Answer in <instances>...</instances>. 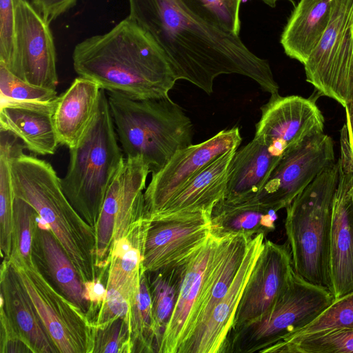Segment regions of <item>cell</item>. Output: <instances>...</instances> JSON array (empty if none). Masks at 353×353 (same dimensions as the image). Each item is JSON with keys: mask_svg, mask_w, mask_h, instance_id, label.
<instances>
[{"mask_svg": "<svg viewBox=\"0 0 353 353\" xmlns=\"http://www.w3.org/2000/svg\"><path fill=\"white\" fill-rule=\"evenodd\" d=\"M194 14L204 21L239 34L240 8L244 0H180Z\"/></svg>", "mask_w": 353, "mask_h": 353, "instance_id": "cell-33", "label": "cell"}, {"mask_svg": "<svg viewBox=\"0 0 353 353\" xmlns=\"http://www.w3.org/2000/svg\"><path fill=\"white\" fill-rule=\"evenodd\" d=\"M265 239L263 234H259L250 241L243 261L227 293L179 353H222L243 292L263 248Z\"/></svg>", "mask_w": 353, "mask_h": 353, "instance_id": "cell-17", "label": "cell"}, {"mask_svg": "<svg viewBox=\"0 0 353 353\" xmlns=\"http://www.w3.org/2000/svg\"><path fill=\"white\" fill-rule=\"evenodd\" d=\"M34 250H39L41 254L50 274L61 293L86 312L90 304L84 297V283L52 231L42 226L40 222Z\"/></svg>", "mask_w": 353, "mask_h": 353, "instance_id": "cell-26", "label": "cell"}, {"mask_svg": "<svg viewBox=\"0 0 353 353\" xmlns=\"http://www.w3.org/2000/svg\"><path fill=\"white\" fill-rule=\"evenodd\" d=\"M32 6L50 23L73 8L77 0H32Z\"/></svg>", "mask_w": 353, "mask_h": 353, "instance_id": "cell-39", "label": "cell"}, {"mask_svg": "<svg viewBox=\"0 0 353 353\" xmlns=\"http://www.w3.org/2000/svg\"><path fill=\"white\" fill-rule=\"evenodd\" d=\"M1 306L34 353H55L51 341L26 291L7 259L1 268Z\"/></svg>", "mask_w": 353, "mask_h": 353, "instance_id": "cell-23", "label": "cell"}, {"mask_svg": "<svg viewBox=\"0 0 353 353\" xmlns=\"http://www.w3.org/2000/svg\"><path fill=\"white\" fill-rule=\"evenodd\" d=\"M15 50L10 70L23 81L56 90L57 53L48 23L26 0H14Z\"/></svg>", "mask_w": 353, "mask_h": 353, "instance_id": "cell-13", "label": "cell"}, {"mask_svg": "<svg viewBox=\"0 0 353 353\" xmlns=\"http://www.w3.org/2000/svg\"><path fill=\"white\" fill-rule=\"evenodd\" d=\"M338 173L335 162L285 208V230L294 271L327 288L332 207Z\"/></svg>", "mask_w": 353, "mask_h": 353, "instance_id": "cell-6", "label": "cell"}, {"mask_svg": "<svg viewBox=\"0 0 353 353\" xmlns=\"http://www.w3.org/2000/svg\"><path fill=\"white\" fill-rule=\"evenodd\" d=\"M353 353V329L285 338L265 353Z\"/></svg>", "mask_w": 353, "mask_h": 353, "instance_id": "cell-30", "label": "cell"}, {"mask_svg": "<svg viewBox=\"0 0 353 353\" xmlns=\"http://www.w3.org/2000/svg\"><path fill=\"white\" fill-rule=\"evenodd\" d=\"M334 300L327 288L294 271L287 289L265 312L230 332L222 353H265L310 323Z\"/></svg>", "mask_w": 353, "mask_h": 353, "instance_id": "cell-7", "label": "cell"}, {"mask_svg": "<svg viewBox=\"0 0 353 353\" xmlns=\"http://www.w3.org/2000/svg\"><path fill=\"white\" fill-rule=\"evenodd\" d=\"M294 272L288 243L279 244L265 239L237 307L231 331L265 312L287 289Z\"/></svg>", "mask_w": 353, "mask_h": 353, "instance_id": "cell-16", "label": "cell"}, {"mask_svg": "<svg viewBox=\"0 0 353 353\" xmlns=\"http://www.w3.org/2000/svg\"><path fill=\"white\" fill-rule=\"evenodd\" d=\"M281 157L254 137L236 150L232 161L223 200L237 203L256 199Z\"/></svg>", "mask_w": 353, "mask_h": 353, "instance_id": "cell-21", "label": "cell"}, {"mask_svg": "<svg viewBox=\"0 0 353 353\" xmlns=\"http://www.w3.org/2000/svg\"><path fill=\"white\" fill-rule=\"evenodd\" d=\"M84 297L90 304L89 312H90L105 302L107 296V289L102 284L101 279L84 283Z\"/></svg>", "mask_w": 353, "mask_h": 353, "instance_id": "cell-40", "label": "cell"}, {"mask_svg": "<svg viewBox=\"0 0 353 353\" xmlns=\"http://www.w3.org/2000/svg\"><path fill=\"white\" fill-rule=\"evenodd\" d=\"M261 110L254 137L263 139L278 157L323 133V115L310 99L271 94Z\"/></svg>", "mask_w": 353, "mask_h": 353, "instance_id": "cell-15", "label": "cell"}, {"mask_svg": "<svg viewBox=\"0 0 353 353\" xmlns=\"http://www.w3.org/2000/svg\"><path fill=\"white\" fill-rule=\"evenodd\" d=\"M352 37H353V21H352Z\"/></svg>", "mask_w": 353, "mask_h": 353, "instance_id": "cell-43", "label": "cell"}, {"mask_svg": "<svg viewBox=\"0 0 353 353\" xmlns=\"http://www.w3.org/2000/svg\"><path fill=\"white\" fill-rule=\"evenodd\" d=\"M188 263L146 272L152 299L157 352L178 300Z\"/></svg>", "mask_w": 353, "mask_h": 353, "instance_id": "cell-27", "label": "cell"}, {"mask_svg": "<svg viewBox=\"0 0 353 353\" xmlns=\"http://www.w3.org/2000/svg\"><path fill=\"white\" fill-rule=\"evenodd\" d=\"M341 329H353V290L334 299L313 321L286 338Z\"/></svg>", "mask_w": 353, "mask_h": 353, "instance_id": "cell-34", "label": "cell"}, {"mask_svg": "<svg viewBox=\"0 0 353 353\" xmlns=\"http://www.w3.org/2000/svg\"><path fill=\"white\" fill-rule=\"evenodd\" d=\"M332 0H299L281 35L287 56L305 64L328 25Z\"/></svg>", "mask_w": 353, "mask_h": 353, "instance_id": "cell-24", "label": "cell"}, {"mask_svg": "<svg viewBox=\"0 0 353 353\" xmlns=\"http://www.w3.org/2000/svg\"><path fill=\"white\" fill-rule=\"evenodd\" d=\"M51 341L61 353H93L95 330L86 312L57 292L35 260L9 259Z\"/></svg>", "mask_w": 353, "mask_h": 353, "instance_id": "cell-8", "label": "cell"}, {"mask_svg": "<svg viewBox=\"0 0 353 353\" xmlns=\"http://www.w3.org/2000/svg\"><path fill=\"white\" fill-rule=\"evenodd\" d=\"M352 21L353 0H332L328 25L304 64L306 81L321 95L330 97L336 62Z\"/></svg>", "mask_w": 353, "mask_h": 353, "instance_id": "cell-22", "label": "cell"}, {"mask_svg": "<svg viewBox=\"0 0 353 353\" xmlns=\"http://www.w3.org/2000/svg\"><path fill=\"white\" fill-rule=\"evenodd\" d=\"M129 15L164 52L177 80L210 94L221 74H237L279 93L269 62L254 54L240 35L212 26L180 0H128Z\"/></svg>", "mask_w": 353, "mask_h": 353, "instance_id": "cell-1", "label": "cell"}, {"mask_svg": "<svg viewBox=\"0 0 353 353\" xmlns=\"http://www.w3.org/2000/svg\"><path fill=\"white\" fill-rule=\"evenodd\" d=\"M335 163L332 139L323 133L285 153L256 199L278 212Z\"/></svg>", "mask_w": 353, "mask_h": 353, "instance_id": "cell-14", "label": "cell"}, {"mask_svg": "<svg viewBox=\"0 0 353 353\" xmlns=\"http://www.w3.org/2000/svg\"><path fill=\"white\" fill-rule=\"evenodd\" d=\"M72 62L79 77L133 99L167 97L176 81L161 48L128 16L108 32L78 43Z\"/></svg>", "mask_w": 353, "mask_h": 353, "instance_id": "cell-2", "label": "cell"}, {"mask_svg": "<svg viewBox=\"0 0 353 353\" xmlns=\"http://www.w3.org/2000/svg\"><path fill=\"white\" fill-rule=\"evenodd\" d=\"M94 353L132 352L130 323L116 318L94 326Z\"/></svg>", "mask_w": 353, "mask_h": 353, "instance_id": "cell-35", "label": "cell"}, {"mask_svg": "<svg viewBox=\"0 0 353 353\" xmlns=\"http://www.w3.org/2000/svg\"><path fill=\"white\" fill-rule=\"evenodd\" d=\"M260 1H263L264 3H265L266 5H268V6H270L271 8H274L276 5L277 1H279L280 0H260ZM286 1H290L291 3H292V5L294 6H295L294 0H286Z\"/></svg>", "mask_w": 353, "mask_h": 353, "instance_id": "cell-42", "label": "cell"}, {"mask_svg": "<svg viewBox=\"0 0 353 353\" xmlns=\"http://www.w3.org/2000/svg\"><path fill=\"white\" fill-rule=\"evenodd\" d=\"M0 248L4 259L11 254L14 194L10 164L12 159L25 149L18 138L0 130Z\"/></svg>", "mask_w": 353, "mask_h": 353, "instance_id": "cell-29", "label": "cell"}, {"mask_svg": "<svg viewBox=\"0 0 353 353\" xmlns=\"http://www.w3.org/2000/svg\"><path fill=\"white\" fill-rule=\"evenodd\" d=\"M143 250L127 237L114 242L106 286L121 293L132 306L139 292Z\"/></svg>", "mask_w": 353, "mask_h": 353, "instance_id": "cell-28", "label": "cell"}, {"mask_svg": "<svg viewBox=\"0 0 353 353\" xmlns=\"http://www.w3.org/2000/svg\"><path fill=\"white\" fill-rule=\"evenodd\" d=\"M242 141L239 128L223 130L211 138L177 150L157 173L144 191V218L157 215L197 173L216 159L238 149Z\"/></svg>", "mask_w": 353, "mask_h": 353, "instance_id": "cell-12", "label": "cell"}, {"mask_svg": "<svg viewBox=\"0 0 353 353\" xmlns=\"http://www.w3.org/2000/svg\"><path fill=\"white\" fill-rule=\"evenodd\" d=\"M57 97L48 101L1 100L0 130L14 134L36 154H54L59 145L54 122Z\"/></svg>", "mask_w": 353, "mask_h": 353, "instance_id": "cell-18", "label": "cell"}, {"mask_svg": "<svg viewBox=\"0 0 353 353\" xmlns=\"http://www.w3.org/2000/svg\"><path fill=\"white\" fill-rule=\"evenodd\" d=\"M39 223L37 211L25 201L14 198L11 254L9 259L30 263Z\"/></svg>", "mask_w": 353, "mask_h": 353, "instance_id": "cell-32", "label": "cell"}, {"mask_svg": "<svg viewBox=\"0 0 353 353\" xmlns=\"http://www.w3.org/2000/svg\"><path fill=\"white\" fill-rule=\"evenodd\" d=\"M101 91L94 81L79 77L58 96L54 122L59 144L70 149L83 139L97 114Z\"/></svg>", "mask_w": 353, "mask_h": 353, "instance_id": "cell-20", "label": "cell"}, {"mask_svg": "<svg viewBox=\"0 0 353 353\" xmlns=\"http://www.w3.org/2000/svg\"><path fill=\"white\" fill-rule=\"evenodd\" d=\"M69 151L68 170L61 179L63 190L96 231L107 190L125 159L105 90L101 89L99 110L90 128Z\"/></svg>", "mask_w": 353, "mask_h": 353, "instance_id": "cell-5", "label": "cell"}, {"mask_svg": "<svg viewBox=\"0 0 353 353\" xmlns=\"http://www.w3.org/2000/svg\"><path fill=\"white\" fill-rule=\"evenodd\" d=\"M106 94L124 157L142 159L152 174L177 150L192 144V121L169 95L139 100L117 92Z\"/></svg>", "mask_w": 353, "mask_h": 353, "instance_id": "cell-4", "label": "cell"}, {"mask_svg": "<svg viewBox=\"0 0 353 353\" xmlns=\"http://www.w3.org/2000/svg\"><path fill=\"white\" fill-rule=\"evenodd\" d=\"M210 235V215L205 212L172 214L150 221L143 246L144 272L188 263Z\"/></svg>", "mask_w": 353, "mask_h": 353, "instance_id": "cell-11", "label": "cell"}, {"mask_svg": "<svg viewBox=\"0 0 353 353\" xmlns=\"http://www.w3.org/2000/svg\"><path fill=\"white\" fill-rule=\"evenodd\" d=\"M10 168L14 196L37 211L40 224L52 231L82 282L101 279L96 231L72 206L51 164L22 152L12 159Z\"/></svg>", "mask_w": 353, "mask_h": 353, "instance_id": "cell-3", "label": "cell"}, {"mask_svg": "<svg viewBox=\"0 0 353 353\" xmlns=\"http://www.w3.org/2000/svg\"><path fill=\"white\" fill-rule=\"evenodd\" d=\"M344 108L346 112V125L348 130L350 141L353 148V83Z\"/></svg>", "mask_w": 353, "mask_h": 353, "instance_id": "cell-41", "label": "cell"}, {"mask_svg": "<svg viewBox=\"0 0 353 353\" xmlns=\"http://www.w3.org/2000/svg\"><path fill=\"white\" fill-rule=\"evenodd\" d=\"M15 25L14 0H0V63L8 70L14 57Z\"/></svg>", "mask_w": 353, "mask_h": 353, "instance_id": "cell-37", "label": "cell"}, {"mask_svg": "<svg viewBox=\"0 0 353 353\" xmlns=\"http://www.w3.org/2000/svg\"><path fill=\"white\" fill-rule=\"evenodd\" d=\"M276 212L256 198L237 203L223 199L212 210L211 234L216 238L237 234L266 236L275 229Z\"/></svg>", "mask_w": 353, "mask_h": 353, "instance_id": "cell-25", "label": "cell"}, {"mask_svg": "<svg viewBox=\"0 0 353 353\" xmlns=\"http://www.w3.org/2000/svg\"><path fill=\"white\" fill-rule=\"evenodd\" d=\"M0 93L1 100L48 101L58 97L56 90L26 82L1 63Z\"/></svg>", "mask_w": 353, "mask_h": 353, "instance_id": "cell-36", "label": "cell"}, {"mask_svg": "<svg viewBox=\"0 0 353 353\" xmlns=\"http://www.w3.org/2000/svg\"><path fill=\"white\" fill-rule=\"evenodd\" d=\"M0 353H34L1 306Z\"/></svg>", "mask_w": 353, "mask_h": 353, "instance_id": "cell-38", "label": "cell"}, {"mask_svg": "<svg viewBox=\"0 0 353 353\" xmlns=\"http://www.w3.org/2000/svg\"><path fill=\"white\" fill-rule=\"evenodd\" d=\"M130 334L132 352H157L152 299L148 276L143 270L139 292L131 309Z\"/></svg>", "mask_w": 353, "mask_h": 353, "instance_id": "cell-31", "label": "cell"}, {"mask_svg": "<svg viewBox=\"0 0 353 353\" xmlns=\"http://www.w3.org/2000/svg\"><path fill=\"white\" fill-rule=\"evenodd\" d=\"M221 240L211 234L205 245L188 263L159 353H179L198 327L214 283Z\"/></svg>", "mask_w": 353, "mask_h": 353, "instance_id": "cell-10", "label": "cell"}, {"mask_svg": "<svg viewBox=\"0 0 353 353\" xmlns=\"http://www.w3.org/2000/svg\"><path fill=\"white\" fill-rule=\"evenodd\" d=\"M236 150L225 152L203 168L149 221L184 212H202L211 215L214 207L224 199Z\"/></svg>", "mask_w": 353, "mask_h": 353, "instance_id": "cell-19", "label": "cell"}, {"mask_svg": "<svg viewBox=\"0 0 353 353\" xmlns=\"http://www.w3.org/2000/svg\"><path fill=\"white\" fill-rule=\"evenodd\" d=\"M338 180L330 236L329 290L338 299L353 290V148L346 123L341 130Z\"/></svg>", "mask_w": 353, "mask_h": 353, "instance_id": "cell-9", "label": "cell"}]
</instances>
